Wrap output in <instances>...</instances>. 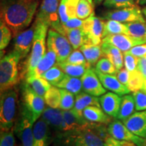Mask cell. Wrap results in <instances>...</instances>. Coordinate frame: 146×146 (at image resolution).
Segmentation results:
<instances>
[{
    "mask_svg": "<svg viewBox=\"0 0 146 146\" xmlns=\"http://www.w3.org/2000/svg\"><path fill=\"white\" fill-rule=\"evenodd\" d=\"M22 95L23 107L30 113L35 123L45 109L44 98L36 94L26 82L23 85Z\"/></svg>",
    "mask_w": 146,
    "mask_h": 146,
    "instance_id": "9",
    "label": "cell"
},
{
    "mask_svg": "<svg viewBox=\"0 0 146 146\" xmlns=\"http://www.w3.org/2000/svg\"><path fill=\"white\" fill-rule=\"evenodd\" d=\"M56 87L60 89H64L72 93L74 95L79 94L83 89V85L81 78L74 77L68 74H66L60 83H58Z\"/></svg>",
    "mask_w": 146,
    "mask_h": 146,
    "instance_id": "29",
    "label": "cell"
},
{
    "mask_svg": "<svg viewBox=\"0 0 146 146\" xmlns=\"http://www.w3.org/2000/svg\"><path fill=\"white\" fill-rule=\"evenodd\" d=\"M142 12H143V16H144V17H145V19L146 21V5L145 7H144L143 9H142Z\"/></svg>",
    "mask_w": 146,
    "mask_h": 146,
    "instance_id": "54",
    "label": "cell"
},
{
    "mask_svg": "<svg viewBox=\"0 0 146 146\" xmlns=\"http://www.w3.org/2000/svg\"><path fill=\"white\" fill-rule=\"evenodd\" d=\"M46 104L52 108H59L61 102V94L60 89L56 86H52L44 96Z\"/></svg>",
    "mask_w": 146,
    "mask_h": 146,
    "instance_id": "37",
    "label": "cell"
},
{
    "mask_svg": "<svg viewBox=\"0 0 146 146\" xmlns=\"http://www.w3.org/2000/svg\"><path fill=\"white\" fill-rule=\"evenodd\" d=\"M80 50L83 54L87 62L91 66L96 64L97 62L104 56L101 45L84 44L80 47Z\"/></svg>",
    "mask_w": 146,
    "mask_h": 146,
    "instance_id": "27",
    "label": "cell"
},
{
    "mask_svg": "<svg viewBox=\"0 0 146 146\" xmlns=\"http://www.w3.org/2000/svg\"><path fill=\"white\" fill-rule=\"evenodd\" d=\"M110 136L120 141L131 142L136 146H145L146 139L139 137L131 132L125 124L118 120L111 121L108 127Z\"/></svg>",
    "mask_w": 146,
    "mask_h": 146,
    "instance_id": "10",
    "label": "cell"
},
{
    "mask_svg": "<svg viewBox=\"0 0 146 146\" xmlns=\"http://www.w3.org/2000/svg\"><path fill=\"white\" fill-rule=\"evenodd\" d=\"M133 98L135 100V110L137 111L146 110V94L142 91L133 92Z\"/></svg>",
    "mask_w": 146,
    "mask_h": 146,
    "instance_id": "45",
    "label": "cell"
},
{
    "mask_svg": "<svg viewBox=\"0 0 146 146\" xmlns=\"http://www.w3.org/2000/svg\"><path fill=\"white\" fill-rule=\"evenodd\" d=\"M47 47L56 53L58 63L64 62L73 50L66 36L52 28L49 29L47 33Z\"/></svg>",
    "mask_w": 146,
    "mask_h": 146,
    "instance_id": "8",
    "label": "cell"
},
{
    "mask_svg": "<svg viewBox=\"0 0 146 146\" xmlns=\"http://www.w3.org/2000/svg\"><path fill=\"white\" fill-rule=\"evenodd\" d=\"M104 146H136L135 144L131 142L120 141L115 139L112 137H110L105 141Z\"/></svg>",
    "mask_w": 146,
    "mask_h": 146,
    "instance_id": "48",
    "label": "cell"
},
{
    "mask_svg": "<svg viewBox=\"0 0 146 146\" xmlns=\"http://www.w3.org/2000/svg\"><path fill=\"white\" fill-rule=\"evenodd\" d=\"M25 82L36 94L44 98L45 94L50 88L51 84L40 76H31L25 78Z\"/></svg>",
    "mask_w": 146,
    "mask_h": 146,
    "instance_id": "31",
    "label": "cell"
},
{
    "mask_svg": "<svg viewBox=\"0 0 146 146\" xmlns=\"http://www.w3.org/2000/svg\"><path fill=\"white\" fill-rule=\"evenodd\" d=\"M122 98L114 92H108L100 98V103L102 110L112 118H116L121 103Z\"/></svg>",
    "mask_w": 146,
    "mask_h": 146,
    "instance_id": "20",
    "label": "cell"
},
{
    "mask_svg": "<svg viewBox=\"0 0 146 146\" xmlns=\"http://www.w3.org/2000/svg\"><path fill=\"white\" fill-rule=\"evenodd\" d=\"M39 0H8L1 1V21L11 29L14 37L32 23Z\"/></svg>",
    "mask_w": 146,
    "mask_h": 146,
    "instance_id": "1",
    "label": "cell"
},
{
    "mask_svg": "<svg viewBox=\"0 0 146 146\" xmlns=\"http://www.w3.org/2000/svg\"><path fill=\"white\" fill-rule=\"evenodd\" d=\"M137 69L141 73L143 78L146 79V56L139 58Z\"/></svg>",
    "mask_w": 146,
    "mask_h": 146,
    "instance_id": "51",
    "label": "cell"
},
{
    "mask_svg": "<svg viewBox=\"0 0 146 146\" xmlns=\"http://www.w3.org/2000/svg\"><path fill=\"white\" fill-rule=\"evenodd\" d=\"M103 5L108 9H122L137 5L135 0H104Z\"/></svg>",
    "mask_w": 146,
    "mask_h": 146,
    "instance_id": "41",
    "label": "cell"
},
{
    "mask_svg": "<svg viewBox=\"0 0 146 146\" xmlns=\"http://www.w3.org/2000/svg\"><path fill=\"white\" fill-rule=\"evenodd\" d=\"M116 77L120 83L127 86L130 77V72L126 68H122L118 71L116 74Z\"/></svg>",
    "mask_w": 146,
    "mask_h": 146,
    "instance_id": "49",
    "label": "cell"
},
{
    "mask_svg": "<svg viewBox=\"0 0 146 146\" xmlns=\"http://www.w3.org/2000/svg\"><path fill=\"white\" fill-rule=\"evenodd\" d=\"M125 34L129 35L127 27L125 23L114 21V20H107L105 21L104 28L103 39L108 35H113Z\"/></svg>",
    "mask_w": 146,
    "mask_h": 146,
    "instance_id": "32",
    "label": "cell"
},
{
    "mask_svg": "<svg viewBox=\"0 0 146 146\" xmlns=\"http://www.w3.org/2000/svg\"><path fill=\"white\" fill-rule=\"evenodd\" d=\"M97 75L99 77L100 81L106 90L111 91L120 96H125L131 92L127 86L122 84L118 81L115 74H108L102 73L95 69Z\"/></svg>",
    "mask_w": 146,
    "mask_h": 146,
    "instance_id": "19",
    "label": "cell"
},
{
    "mask_svg": "<svg viewBox=\"0 0 146 146\" xmlns=\"http://www.w3.org/2000/svg\"><path fill=\"white\" fill-rule=\"evenodd\" d=\"M135 108V100L133 95L132 96L128 94L125 95L122 98L119 112L116 118L123 121L127 119L133 114Z\"/></svg>",
    "mask_w": 146,
    "mask_h": 146,
    "instance_id": "30",
    "label": "cell"
},
{
    "mask_svg": "<svg viewBox=\"0 0 146 146\" xmlns=\"http://www.w3.org/2000/svg\"><path fill=\"white\" fill-rule=\"evenodd\" d=\"M94 14V4L93 0H79L76 9V16L85 20Z\"/></svg>",
    "mask_w": 146,
    "mask_h": 146,
    "instance_id": "36",
    "label": "cell"
},
{
    "mask_svg": "<svg viewBox=\"0 0 146 146\" xmlns=\"http://www.w3.org/2000/svg\"><path fill=\"white\" fill-rule=\"evenodd\" d=\"M137 3V5H146V0H135Z\"/></svg>",
    "mask_w": 146,
    "mask_h": 146,
    "instance_id": "52",
    "label": "cell"
},
{
    "mask_svg": "<svg viewBox=\"0 0 146 146\" xmlns=\"http://www.w3.org/2000/svg\"><path fill=\"white\" fill-rule=\"evenodd\" d=\"M59 66L64 71L66 74L74 76V77H81L83 75L84 73L86 72V70L89 68H90V65L88 63L85 64H70L65 62L58 63Z\"/></svg>",
    "mask_w": 146,
    "mask_h": 146,
    "instance_id": "33",
    "label": "cell"
},
{
    "mask_svg": "<svg viewBox=\"0 0 146 146\" xmlns=\"http://www.w3.org/2000/svg\"><path fill=\"white\" fill-rule=\"evenodd\" d=\"M36 23H33L30 28L25 29L14 37V50L21 56V60L24 59L31 50L35 35Z\"/></svg>",
    "mask_w": 146,
    "mask_h": 146,
    "instance_id": "13",
    "label": "cell"
},
{
    "mask_svg": "<svg viewBox=\"0 0 146 146\" xmlns=\"http://www.w3.org/2000/svg\"><path fill=\"white\" fill-rule=\"evenodd\" d=\"M89 123L87 127L64 132L54 137L56 146H104L105 141L89 129Z\"/></svg>",
    "mask_w": 146,
    "mask_h": 146,
    "instance_id": "2",
    "label": "cell"
},
{
    "mask_svg": "<svg viewBox=\"0 0 146 146\" xmlns=\"http://www.w3.org/2000/svg\"><path fill=\"white\" fill-rule=\"evenodd\" d=\"M91 106H95L99 108L101 107L100 98L87 94L86 92H81L79 94L76 96L75 102H74V106L72 110L77 116L80 117H84L83 110L86 108Z\"/></svg>",
    "mask_w": 146,
    "mask_h": 146,
    "instance_id": "21",
    "label": "cell"
},
{
    "mask_svg": "<svg viewBox=\"0 0 146 146\" xmlns=\"http://www.w3.org/2000/svg\"><path fill=\"white\" fill-rule=\"evenodd\" d=\"M57 63V56H56V53L52 50L47 47V50L45 53L44 56L39 62V63L38 64L37 66L35 69L33 74L29 77H31V76H41L43 73L48 70L49 69H50Z\"/></svg>",
    "mask_w": 146,
    "mask_h": 146,
    "instance_id": "26",
    "label": "cell"
},
{
    "mask_svg": "<svg viewBox=\"0 0 146 146\" xmlns=\"http://www.w3.org/2000/svg\"><path fill=\"white\" fill-rule=\"evenodd\" d=\"M64 76L65 73L64 72V71L62 70V68L57 63L50 69L43 73L40 77L44 78L52 85L56 86L58 83H60L62 80Z\"/></svg>",
    "mask_w": 146,
    "mask_h": 146,
    "instance_id": "34",
    "label": "cell"
},
{
    "mask_svg": "<svg viewBox=\"0 0 146 146\" xmlns=\"http://www.w3.org/2000/svg\"><path fill=\"white\" fill-rule=\"evenodd\" d=\"M145 146H146V145H145Z\"/></svg>",
    "mask_w": 146,
    "mask_h": 146,
    "instance_id": "57",
    "label": "cell"
},
{
    "mask_svg": "<svg viewBox=\"0 0 146 146\" xmlns=\"http://www.w3.org/2000/svg\"><path fill=\"white\" fill-rule=\"evenodd\" d=\"M83 116L91 123L109 125L111 122V116L108 115L103 110L98 106H88L83 110Z\"/></svg>",
    "mask_w": 146,
    "mask_h": 146,
    "instance_id": "25",
    "label": "cell"
},
{
    "mask_svg": "<svg viewBox=\"0 0 146 146\" xmlns=\"http://www.w3.org/2000/svg\"><path fill=\"white\" fill-rule=\"evenodd\" d=\"M102 50L106 58H108L111 62L118 70L124 66V54L114 45L106 42H102Z\"/></svg>",
    "mask_w": 146,
    "mask_h": 146,
    "instance_id": "22",
    "label": "cell"
},
{
    "mask_svg": "<svg viewBox=\"0 0 146 146\" xmlns=\"http://www.w3.org/2000/svg\"><path fill=\"white\" fill-rule=\"evenodd\" d=\"M18 94L14 89L1 94L0 125L1 131L10 130L14 127L18 105Z\"/></svg>",
    "mask_w": 146,
    "mask_h": 146,
    "instance_id": "5",
    "label": "cell"
},
{
    "mask_svg": "<svg viewBox=\"0 0 146 146\" xmlns=\"http://www.w3.org/2000/svg\"><path fill=\"white\" fill-rule=\"evenodd\" d=\"M141 91H143V92L145 93V94H146V79L144 80L143 85V87H142Z\"/></svg>",
    "mask_w": 146,
    "mask_h": 146,
    "instance_id": "53",
    "label": "cell"
},
{
    "mask_svg": "<svg viewBox=\"0 0 146 146\" xmlns=\"http://www.w3.org/2000/svg\"><path fill=\"white\" fill-rule=\"evenodd\" d=\"M34 124L31 115L22 106L19 120L14 127V133L19 139L21 146H34Z\"/></svg>",
    "mask_w": 146,
    "mask_h": 146,
    "instance_id": "7",
    "label": "cell"
},
{
    "mask_svg": "<svg viewBox=\"0 0 146 146\" xmlns=\"http://www.w3.org/2000/svg\"><path fill=\"white\" fill-rule=\"evenodd\" d=\"M58 0H43L36 16V22L46 24L60 33L64 35V27L58 12Z\"/></svg>",
    "mask_w": 146,
    "mask_h": 146,
    "instance_id": "6",
    "label": "cell"
},
{
    "mask_svg": "<svg viewBox=\"0 0 146 146\" xmlns=\"http://www.w3.org/2000/svg\"><path fill=\"white\" fill-rule=\"evenodd\" d=\"M62 114L64 120V131L74 130L87 127L90 122L85 119V117H80L73 112L72 110H62Z\"/></svg>",
    "mask_w": 146,
    "mask_h": 146,
    "instance_id": "23",
    "label": "cell"
},
{
    "mask_svg": "<svg viewBox=\"0 0 146 146\" xmlns=\"http://www.w3.org/2000/svg\"><path fill=\"white\" fill-rule=\"evenodd\" d=\"M21 56L13 50L3 57L0 62V89L1 94L13 89L19 81L18 64Z\"/></svg>",
    "mask_w": 146,
    "mask_h": 146,
    "instance_id": "3",
    "label": "cell"
},
{
    "mask_svg": "<svg viewBox=\"0 0 146 146\" xmlns=\"http://www.w3.org/2000/svg\"><path fill=\"white\" fill-rule=\"evenodd\" d=\"M63 62L76 65L85 64L87 63L85 56L80 50H74L72 51L68 58Z\"/></svg>",
    "mask_w": 146,
    "mask_h": 146,
    "instance_id": "43",
    "label": "cell"
},
{
    "mask_svg": "<svg viewBox=\"0 0 146 146\" xmlns=\"http://www.w3.org/2000/svg\"><path fill=\"white\" fill-rule=\"evenodd\" d=\"M104 23V20L94 14L84 20L81 28L87 36V44H102Z\"/></svg>",
    "mask_w": 146,
    "mask_h": 146,
    "instance_id": "11",
    "label": "cell"
},
{
    "mask_svg": "<svg viewBox=\"0 0 146 146\" xmlns=\"http://www.w3.org/2000/svg\"><path fill=\"white\" fill-rule=\"evenodd\" d=\"M127 52L139 58L145 57L146 56V43L136 45L131 48L129 51H128Z\"/></svg>",
    "mask_w": 146,
    "mask_h": 146,
    "instance_id": "47",
    "label": "cell"
},
{
    "mask_svg": "<svg viewBox=\"0 0 146 146\" xmlns=\"http://www.w3.org/2000/svg\"><path fill=\"white\" fill-rule=\"evenodd\" d=\"M144 80L145 78L137 69L130 72V77L127 85V88L133 92L140 91L143 85Z\"/></svg>",
    "mask_w": 146,
    "mask_h": 146,
    "instance_id": "38",
    "label": "cell"
},
{
    "mask_svg": "<svg viewBox=\"0 0 146 146\" xmlns=\"http://www.w3.org/2000/svg\"><path fill=\"white\" fill-rule=\"evenodd\" d=\"M35 22L36 31L30 56L27 60L25 66V78L30 76L33 72L38 64L44 56L46 52V36L50 27L46 24Z\"/></svg>",
    "mask_w": 146,
    "mask_h": 146,
    "instance_id": "4",
    "label": "cell"
},
{
    "mask_svg": "<svg viewBox=\"0 0 146 146\" xmlns=\"http://www.w3.org/2000/svg\"><path fill=\"white\" fill-rule=\"evenodd\" d=\"M60 91L61 94L60 109L62 110H68L73 108L76 98H74V95L64 89H60Z\"/></svg>",
    "mask_w": 146,
    "mask_h": 146,
    "instance_id": "39",
    "label": "cell"
},
{
    "mask_svg": "<svg viewBox=\"0 0 146 146\" xmlns=\"http://www.w3.org/2000/svg\"><path fill=\"white\" fill-rule=\"evenodd\" d=\"M14 128L7 131H1L0 146H14L15 138L14 136Z\"/></svg>",
    "mask_w": 146,
    "mask_h": 146,
    "instance_id": "44",
    "label": "cell"
},
{
    "mask_svg": "<svg viewBox=\"0 0 146 146\" xmlns=\"http://www.w3.org/2000/svg\"><path fill=\"white\" fill-rule=\"evenodd\" d=\"M123 122L135 135L146 139V110L133 113Z\"/></svg>",
    "mask_w": 146,
    "mask_h": 146,
    "instance_id": "18",
    "label": "cell"
},
{
    "mask_svg": "<svg viewBox=\"0 0 146 146\" xmlns=\"http://www.w3.org/2000/svg\"><path fill=\"white\" fill-rule=\"evenodd\" d=\"M96 69L102 73L108 74H115L118 72V70L111 61L107 58H102L96 65Z\"/></svg>",
    "mask_w": 146,
    "mask_h": 146,
    "instance_id": "40",
    "label": "cell"
},
{
    "mask_svg": "<svg viewBox=\"0 0 146 146\" xmlns=\"http://www.w3.org/2000/svg\"><path fill=\"white\" fill-rule=\"evenodd\" d=\"M79 0H61L59 3V16L61 23L65 24L72 18H77L76 9Z\"/></svg>",
    "mask_w": 146,
    "mask_h": 146,
    "instance_id": "24",
    "label": "cell"
},
{
    "mask_svg": "<svg viewBox=\"0 0 146 146\" xmlns=\"http://www.w3.org/2000/svg\"><path fill=\"white\" fill-rule=\"evenodd\" d=\"M138 60L139 58L133 56L127 52H124V65L125 68L129 72L136 70L137 67Z\"/></svg>",
    "mask_w": 146,
    "mask_h": 146,
    "instance_id": "46",
    "label": "cell"
},
{
    "mask_svg": "<svg viewBox=\"0 0 146 146\" xmlns=\"http://www.w3.org/2000/svg\"><path fill=\"white\" fill-rule=\"evenodd\" d=\"M102 1H103V0H95V2H96V3H98H98H101Z\"/></svg>",
    "mask_w": 146,
    "mask_h": 146,
    "instance_id": "55",
    "label": "cell"
},
{
    "mask_svg": "<svg viewBox=\"0 0 146 146\" xmlns=\"http://www.w3.org/2000/svg\"><path fill=\"white\" fill-rule=\"evenodd\" d=\"M1 1H8V0H1Z\"/></svg>",
    "mask_w": 146,
    "mask_h": 146,
    "instance_id": "56",
    "label": "cell"
},
{
    "mask_svg": "<svg viewBox=\"0 0 146 146\" xmlns=\"http://www.w3.org/2000/svg\"><path fill=\"white\" fill-rule=\"evenodd\" d=\"M64 35L70 41L74 50H78L82 45L87 44V39L82 28L67 29L64 27Z\"/></svg>",
    "mask_w": 146,
    "mask_h": 146,
    "instance_id": "28",
    "label": "cell"
},
{
    "mask_svg": "<svg viewBox=\"0 0 146 146\" xmlns=\"http://www.w3.org/2000/svg\"><path fill=\"white\" fill-rule=\"evenodd\" d=\"M104 18L106 20H114L123 23L143 22L146 23L142 10L137 5L130 8L114 9L107 12Z\"/></svg>",
    "mask_w": 146,
    "mask_h": 146,
    "instance_id": "12",
    "label": "cell"
},
{
    "mask_svg": "<svg viewBox=\"0 0 146 146\" xmlns=\"http://www.w3.org/2000/svg\"><path fill=\"white\" fill-rule=\"evenodd\" d=\"M34 146H49L52 141V129L43 118L37 120L33 127Z\"/></svg>",
    "mask_w": 146,
    "mask_h": 146,
    "instance_id": "17",
    "label": "cell"
},
{
    "mask_svg": "<svg viewBox=\"0 0 146 146\" xmlns=\"http://www.w3.org/2000/svg\"><path fill=\"white\" fill-rule=\"evenodd\" d=\"M13 36L11 29L3 21L0 23V50H3L8 46Z\"/></svg>",
    "mask_w": 146,
    "mask_h": 146,
    "instance_id": "42",
    "label": "cell"
},
{
    "mask_svg": "<svg viewBox=\"0 0 146 146\" xmlns=\"http://www.w3.org/2000/svg\"><path fill=\"white\" fill-rule=\"evenodd\" d=\"M83 89L87 94L94 96H101L105 94L106 89L104 87L99 77L97 75L95 68L90 67L84 73L81 78Z\"/></svg>",
    "mask_w": 146,
    "mask_h": 146,
    "instance_id": "14",
    "label": "cell"
},
{
    "mask_svg": "<svg viewBox=\"0 0 146 146\" xmlns=\"http://www.w3.org/2000/svg\"><path fill=\"white\" fill-rule=\"evenodd\" d=\"M125 25L127 27L129 35L146 41V23L133 22L125 23Z\"/></svg>",
    "mask_w": 146,
    "mask_h": 146,
    "instance_id": "35",
    "label": "cell"
},
{
    "mask_svg": "<svg viewBox=\"0 0 146 146\" xmlns=\"http://www.w3.org/2000/svg\"><path fill=\"white\" fill-rule=\"evenodd\" d=\"M102 42H106L114 45L123 52H128L136 45L146 43L145 40L137 39L125 34L108 35L102 39Z\"/></svg>",
    "mask_w": 146,
    "mask_h": 146,
    "instance_id": "15",
    "label": "cell"
},
{
    "mask_svg": "<svg viewBox=\"0 0 146 146\" xmlns=\"http://www.w3.org/2000/svg\"><path fill=\"white\" fill-rule=\"evenodd\" d=\"M84 20L79 19L78 18H72V19L69 20V21L66 23L65 24H63V27L64 28L67 29H75V28H81L83 25Z\"/></svg>",
    "mask_w": 146,
    "mask_h": 146,
    "instance_id": "50",
    "label": "cell"
},
{
    "mask_svg": "<svg viewBox=\"0 0 146 146\" xmlns=\"http://www.w3.org/2000/svg\"><path fill=\"white\" fill-rule=\"evenodd\" d=\"M41 118L48 124L52 131H54V137L64 131V120L62 110H60L59 108H46L41 115Z\"/></svg>",
    "mask_w": 146,
    "mask_h": 146,
    "instance_id": "16",
    "label": "cell"
}]
</instances>
